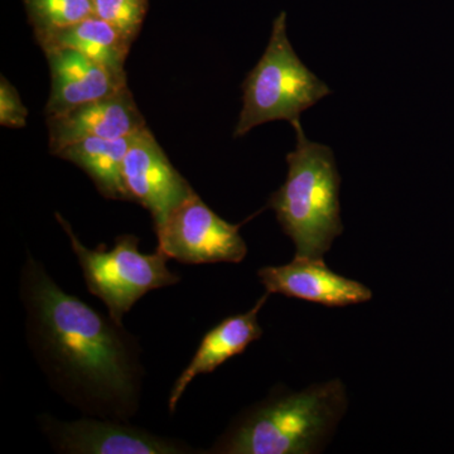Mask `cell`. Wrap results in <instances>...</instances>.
<instances>
[{
  "mask_svg": "<svg viewBox=\"0 0 454 454\" xmlns=\"http://www.w3.org/2000/svg\"><path fill=\"white\" fill-rule=\"evenodd\" d=\"M260 283L270 294H282L322 304L331 309L372 301V289L363 283L334 273L324 258L294 256L289 264L259 269Z\"/></svg>",
  "mask_w": 454,
  "mask_h": 454,
  "instance_id": "obj_9",
  "label": "cell"
},
{
  "mask_svg": "<svg viewBox=\"0 0 454 454\" xmlns=\"http://www.w3.org/2000/svg\"><path fill=\"white\" fill-rule=\"evenodd\" d=\"M20 291L27 340L53 389L89 417L129 422L145 375L138 340L66 293L31 255Z\"/></svg>",
  "mask_w": 454,
  "mask_h": 454,
  "instance_id": "obj_1",
  "label": "cell"
},
{
  "mask_svg": "<svg viewBox=\"0 0 454 454\" xmlns=\"http://www.w3.org/2000/svg\"><path fill=\"white\" fill-rule=\"evenodd\" d=\"M41 429L55 450L67 454H186L200 453L176 439L160 437L128 422L89 417L59 422L40 418Z\"/></svg>",
  "mask_w": 454,
  "mask_h": 454,
  "instance_id": "obj_7",
  "label": "cell"
},
{
  "mask_svg": "<svg viewBox=\"0 0 454 454\" xmlns=\"http://www.w3.org/2000/svg\"><path fill=\"white\" fill-rule=\"evenodd\" d=\"M122 177L130 201L151 212L154 227L162 225L170 212L195 193L148 127L134 134L125 155Z\"/></svg>",
  "mask_w": 454,
  "mask_h": 454,
  "instance_id": "obj_8",
  "label": "cell"
},
{
  "mask_svg": "<svg viewBox=\"0 0 454 454\" xmlns=\"http://www.w3.org/2000/svg\"><path fill=\"white\" fill-rule=\"evenodd\" d=\"M56 220L70 239L89 292L104 301L109 316L119 324L146 293L179 282L178 274L167 267L168 258L158 249L153 254L140 252L139 238L136 235L118 236L110 250H92L80 241L68 221L59 212Z\"/></svg>",
  "mask_w": 454,
  "mask_h": 454,
  "instance_id": "obj_5",
  "label": "cell"
},
{
  "mask_svg": "<svg viewBox=\"0 0 454 454\" xmlns=\"http://www.w3.org/2000/svg\"><path fill=\"white\" fill-rule=\"evenodd\" d=\"M243 110L234 130L240 138L259 125L301 121V113L333 94L322 80L301 61L286 35V13L274 20L270 40L262 59L243 85Z\"/></svg>",
  "mask_w": 454,
  "mask_h": 454,
  "instance_id": "obj_4",
  "label": "cell"
},
{
  "mask_svg": "<svg viewBox=\"0 0 454 454\" xmlns=\"http://www.w3.org/2000/svg\"><path fill=\"white\" fill-rule=\"evenodd\" d=\"M92 11L133 43L145 23L148 0H92Z\"/></svg>",
  "mask_w": 454,
  "mask_h": 454,
  "instance_id": "obj_16",
  "label": "cell"
},
{
  "mask_svg": "<svg viewBox=\"0 0 454 454\" xmlns=\"http://www.w3.org/2000/svg\"><path fill=\"white\" fill-rule=\"evenodd\" d=\"M35 41L43 51L74 50L115 73L127 74L125 62L129 55L131 42L94 14L73 26L35 37Z\"/></svg>",
  "mask_w": 454,
  "mask_h": 454,
  "instance_id": "obj_13",
  "label": "cell"
},
{
  "mask_svg": "<svg viewBox=\"0 0 454 454\" xmlns=\"http://www.w3.org/2000/svg\"><path fill=\"white\" fill-rule=\"evenodd\" d=\"M134 134L118 139L80 140L65 146L56 157L80 167L106 199L130 201L122 177V166Z\"/></svg>",
  "mask_w": 454,
  "mask_h": 454,
  "instance_id": "obj_14",
  "label": "cell"
},
{
  "mask_svg": "<svg viewBox=\"0 0 454 454\" xmlns=\"http://www.w3.org/2000/svg\"><path fill=\"white\" fill-rule=\"evenodd\" d=\"M294 151L286 154L288 175L269 199L284 234L292 239L295 256L324 258L343 232L340 176L333 149L307 138L301 121Z\"/></svg>",
  "mask_w": 454,
  "mask_h": 454,
  "instance_id": "obj_3",
  "label": "cell"
},
{
  "mask_svg": "<svg viewBox=\"0 0 454 454\" xmlns=\"http://www.w3.org/2000/svg\"><path fill=\"white\" fill-rule=\"evenodd\" d=\"M50 152L89 138L118 139L146 127L129 88L112 97L74 107L62 115L46 116Z\"/></svg>",
  "mask_w": 454,
  "mask_h": 454,
  "instance_id": "obj_10",
  "label": "cell"
},
{
  "mask_svg": "<svg viewBox=\"0 0 454 454\" xmlns=\"http://www.w3.org/2000/svg\"><path fill=\"white\" fill-rule=\"evenodd\" d=\"M240 227L220 217L195 192L154 229L158 250L168 259L184 264H238L247 254Z\"/></svg>",
  "mask_w": 454,
  "mask_h": 454,
  "instance_id": "obj_6",
  "label": "cell"
},
{
  "mask_svg": "<svg viewBox=\"0 0 454 454\" xmlns=\"http://www.w3.org/2000/svg\"><path fill=\"white\" fill-rule=\"evenodd\" d=\"M43 52L51 71L46 116L62 115L128 88L127 74L115 73L77 51L50 49Z\"/></svg>",
  "mask_w": 454,
  "mask_h": 454,
  "instance_id": "obj_11",
  "label": "cell"
},
{
  "mask_svg": "<svg viewBox=\"0 0 454 454\" xmlns=\"http://www.w3.org/2000/svg\"><path fill=\"white\" fill-rule=\"evenodd\" d=\"M270 293H265L252 309L241 315L226 317L219 325L212 327L193 355L186 369L173 384L168 399L170 413H175L179 399L184 395L188 385L202 373L214 372L227 360L243 354L250 343L262 339V328L259 325V313L267 303Z\"/></svg>",
  "mask_w": 454,
  "mask_h": 454,
  "instance_id": "obj_12",
  "label": "cell"
},
{
  "mask_svg": "<svg viewBox=\"0 0 454 454\" xmlns=\"http://www.w3.org/2000/svg\"><path fill=\"white\" fill-rule=\"evenodd\" d=\"M28 110L23 106L22 98L17 89L2 76L0 79V124L3 127L18 128L26 127Z\"/></svg>",
  "mask_w": 454,
  "mask_h": 454,
  "instance_id": "obj_17",
  "label": "cell"
},
{
  "mask_svg": "<svg viewBox=\"0 0 454 454\" xmlns=\"http://www.w3.org/2000/svg\"><path fill=\"white\" fill-rule=\"evenodd\" d=\"M35 37L73 26L94 14L92 0H23Z\"/></svg>",
  "mask_w": 454,
  "mask_h": 454,
  "instance_id": "obj_15",
  "label": "cell"
},
{
  "mask_svg": "<svg viewBox=\"0 0 454 454\" xmlns=\"http://www.w3.org/2000/svg\"><path fill=\"white\" fill-rule=\"evenodd\" d=\"M348 408L339 379L301 391L278 387L244 411L206 453L313 454L327 446Z\"/></svg>",
  "mask_w": 454,
  "mask_h": 454,
  "instance_id": "obj_2",
  "label": "cell"
}]
</instances>
